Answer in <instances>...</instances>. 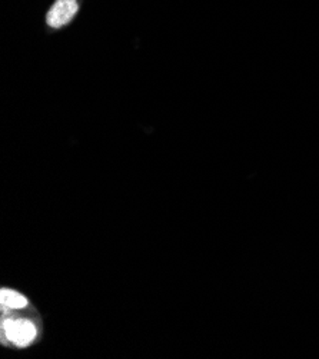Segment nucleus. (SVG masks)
<instances>
[{"label":"nucleus","instance_id":"1","mask_svg":"<svg viewBox=\"0 0 319 359\" xmlns=\"http://www.w3.org/2000/svg\"><path fill=\"white\" fill-rule=\"evenodd\" d=\"M2 334L11 344L20 348L30 345L38 335V330L29 319L9 318L2 322Z\"/></svg>","mask_w":319,"mask_h":359},{"label":"nucleus","instance_id":"2","mask_svg":"<svg viewBox=\"0 0 319 359\" xmlns=\"http://www.w3.org/2000/svg\"><path fill=\"white\" fill-rule=\"evenodd\" d=\"M78 13L76 0H56L48 12L46 22L50 27H62L67 25Z\"/></svg>","mask_w":319,"mask_h":359},{"label":"nucleus","instance_id":"3","mask_svg":"<svg viewBox=\"0 0 319 359\" xmlns=\"http://www.w3.org/2000/svg\"><path fill=\"white\" fill-rule=\"evenodd\" d=\"M0 298H2L4 311H6V309H22L27 305V299L23 295H20L19 292H15L12 290H2Z\"/></svg>","mask_w":319,"mask_h":359}]
</instances>
